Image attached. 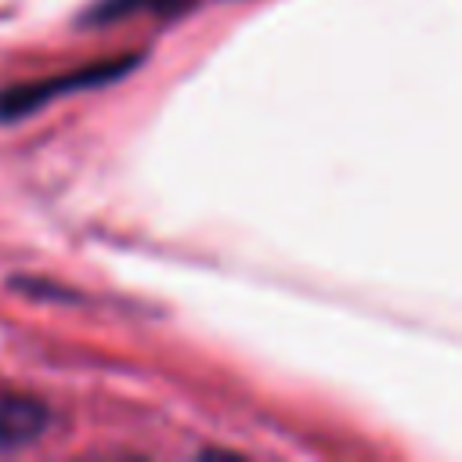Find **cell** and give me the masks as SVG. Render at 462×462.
<instances>
[{"mask_svg": "<svg viewBox=\"0 0 462 462\" xmlns=\"http://www.w3.org/2000/svg\"><path fill=\"white\" fill-rule=\"evenodd\" d=\"M137 65V54L126 58H112V61H97L87 69H76L69 76H51V79H36V83H14L7 90H0V119H22L36 108H43L54 97H65L72 90H90V87H105L119 76H126Z\"/></svg>", "mask_w": 462, "mask_h": 462, "instance_id": "cell-1", "label": "cell"}, {"mask_svg": "<svg viewBox=\"0 0 462 462\" xmlns=\"http://www.w3.org/2000/svg\"><path fill=\"white\" fill-rule=\"evenodd\" d=\"M51 415L36 397L25 393H0V448L14 451L43 437Z\"/></svg>", "mask_w": 462, "mask_h": 462, "instance_id": "cell-2", "label": "cell"}, {"mask_svg": "<svg viewBox=\"0 0 462 462\" xmlns=\"http://www.w3.org/2000/svg\"><path fill=\"white\" fill-rule=\"evenodd\" d=\"M191 0H97L83 22L87 25H105V22H116V18H126V14H137V11H159V14H170V11H180L188 7Z\"/></svg>", "mask_w": 462, "mask_h": 462, "instance_id": "cell-3", "label": "cell"}]
</instances>
